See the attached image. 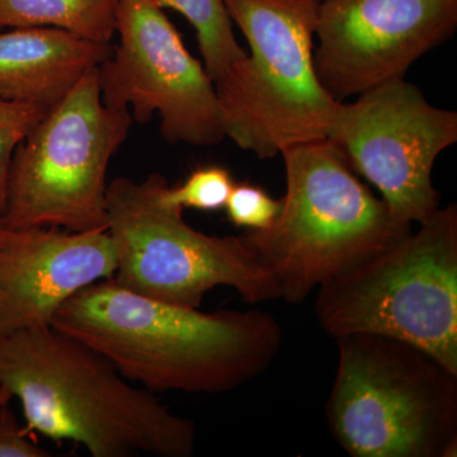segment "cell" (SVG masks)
<instances>
[{"label":"cell","mask_w":457,"mask_h":457,"mask_svg":"<svg viewBox=\"0 0 457 457\" xmlns=\"http://www.w3.org/2000/svg\"><path fill=\"white\" fill-rule=\"evenodd\" d=\"M51 327L86 343L147 392H231L270 368L282 345L261 309L203 312L141 296L112 278L78 291Z\"/></svg>","instance_id":"1"},{"label":"cell","mask_w":457,"mask_h":457,"mask_svg":"<svg viewBox=\"0 0 457 457\" xmlns=\"http://www.w3.org/2000/svg\"><path fill=\"white\" fill-rule=\"evenodd\" d=\"M0 385L20 400L29 429L82 445L93 457H191L196 450L194 420L51 326L0 338Z\"/></svg>","instance_id":"2"},{"label":"cell","mask_w":457,"mask_h":457,"mask_svg":"<svg viewBox=\"0 0 457 457\" xmlns=\"http://www.w3.org/2000/svg\"><path fill=\"white\" fill-rule=\"evenodd\" d=\"M286 194L276 220L239 237L278 285L279 300L300 303L329 279L411 233L376 197L328 139L282 150Z\"/></svg>","instance_id":"3"},{"label":"cell","mask_w":457,"mask_h":457,"mask_svg":"<svg viewBox=\"0 0 457 457\" xmlns=\"http://www.w3.org/2000/svg\"><path fill=\"white\" fill-rule=\"evenodd\" d=\"M321 0H225L251 47L215 84L225 137L258 158L327 139L342 104L319 83L314 36Z\"/></svg>","instance_id":"4"},{"label":"cell","mask_w":457,"mask_h":457,"mask_svg":"<svg viewBox=\"0 0 457 457\" xmlns=\"http://www.w3.org/2000/svg\"><path fill=\"white\" fill-rule=\"evenodd\" d=\"M336 342L326 413L348 455H457L456 375L420 348L387 337L351 335Z\"/></svg>","instance_id":"5"},{"label":"cell","mask_w":457,"mask_h":457,"mask_svg":"<svg viewBox=\"0 0 457 457\" xmlns=\"http://www.w3.org/2000/svg\"><path fill=\"white\" fill-rule=\"evenodd\" d=\"M333 338L375 335L420 348L457 376V207H440L398 243L318 288Z\"/></svg>","instance_id":"6"},{"label":"cell","mask_w":457,"mask_h":457,"mask_svg":"<svg viewBox=\"0 0 457 457\" xmlns=\"http://www.w3.org/2000/svg\"><path fill=\"white\" fill-rule=\"evenodd\" d=\"M132 122L130 111L102 101L98 68L84 75L14 152L0 215L5 227L107 230L108 165Z\"/></svg>","instance_id":"7"},{"label":"cell","mask_w":457,"mask_h":457,"mask_svg":"<svg viewBox=\"0 0 457 457\" xmlns=\"http://www.w3.org/2000/svg\"><path fill=\"white\" fill-rule=\"evenodd\" d=\"M168 180L158 173L107 186L108 233L116 253L112 278L141 296L200 309L207 293L227 286L243 302L279 300L278 285L239 236L201 233L183 210L163 200Z\"/></svg>","instance_id":"8"},{"label":"cell","mask_w":457,"mask_h":457,"mask_svg":"<svg viewBox=\"0 0 457 457\" xmlns=\"http://www.w3.org/2000/svg\"><path fill=\"white\" fill-rule=\"evenodd\" d=\"M116 33L119 44L98 66L104 104L126 108L140 123L158 113L168 143L220 144L225 130L215 83L164 9L155 0H120Z\"/></svg>","instance_id":"9"},{"label":"cell","mask_w":457,"mask_h":457,"mask_svg":"<svg viewBox=\"0 0 457 457\" xmlns=\"http://www.w3.org/2000/svg\"><path fill=\"white\" fill-rule=\"evenodd\" d=\"M327 139L396 218L420 225L440 209L432 170L457 143V112L432 106L417 86L395 80L342 104Z\"/></svg>","instance_id":"10"},{"label":"cell","mask_w":457,"mask_h":457,"mask_svg":"<svg viewBox=\"0 0 457 457\" xmlns=\"http://www.w3.org/2000/svg\"><path fill=\"white\" fill-rule=\"evenodd\" d=\"M456 27L457 0H321L314 50L319 83L343 104L404 79Z\"/></svg>","instance_id":"11"},{"label":"cell","mask_w":457,"mask_h":457,"mask_svg":"<svg viewBox=\"0 0 457 457\" xmlns=\"http://www.w3.org/2000/svg\"><path fill=\"white\" fill-rule=\"evenodd\" d=\"M116 253L108 230L35 228L0 246V338L50 327L78 291L112 278Z\"/></svg>","instance_id":"12"},{"label":"cell","mask_w":457,"mask_h":457,"mask_svg":"<svg viewBox=\"0 0 457 457\" xmlns=\"http://www.w3.org/2000/svg\"><path fill=\"white\" fill-rule=\"evenodd\" d=\"M112 47L53 27L0 29V98L50 111Z\"/></svg>","instance_id":"13"},{"label":"cell","mask_w":457,"mask_h":457,"mask_svg":"<svg viewBox=\"0 0 457 457\" xmlns=\"http://www.w3.org/2000/svg\"><path fill=\"white\" fill-rule=\"evenodd\" d=\"M120 0H0V29L53 27L92 42L111 44Z\"/></svg>","instance_id":"14"},{"label":"cell","mask_w":457,"mask_h":457,"mask_svg":"<svg viewBox=\"0 0 457 457\" xmlns=\"http://www.w3.org/2000/svg\"><path fill=\"white\" fill-rule=\"evenodd\" d=\"M159 7L179 12L194 26L207 74L224 80L248 54L237 44L225 0H155Z\"/></svg>","instance_id":"15"},{"label":"cell","mask_w":457,"mask_h":457,"mask_svg":"<svg viewBox=\"0 0 457 457\" xmlns=\"http://www.w3.org/2000/svg\"><path fill=\"white\" fill-rule=\"evenodd\" d=\"M230 171L219 165L197 168L177 187L165 186L163 200L179 209L218 212L224 209L234 186Z\"/></svg>","instance_id":"16"},{"label":"cell","mask_w":457,"mask_h":457,"mask_svg":"<svg viewBox=\"0 0 457 457\" xmlns=\"http://www.w3.org/2000/svg\"><path fill=\"white\" fill-rule=\"evenodd\" d=\"M49 111L0 98V215L7 203V180L12 158L18 145Z\"/></svg>","instance_id":"17"},{"label":"cell","mask_w":457,"mask_h":457,"mask_svg":"<svg viewBox=\"0 0 457 457\" xmlns=\"http://www.w3.org/2000/svg\"><path fill=\"white\" fill-rule=\"evenodd\" d=\"M228 220L245 230H262L272 224L282 209L281 200H275L258 186L234 183L224 207Z\"/></svg>","instance_id":"18"},{"label":"cell","mask_w":457,"mask_h":457,"mask_svg":"<svg viewBox=\"0 0 457 457\" xmlns=\"http://www.w3.org/2000/svg\"><path fill=\"white\" fill-rule=\"evenodd\" d=\"M49 451L36 444L23 431L7 404L0 405V457H50Z\"/></svg>","instance_id":"19"},{"label":"cell","mask_w":457,"mask_h":457,"mask_svg":"<svg viewBox=\"0 0 457 457\" xmlns=\"http://www.w3.org/2000/svg\"><path fill=\"white\" fill-rule=\"evenodd\" d=\"M14 231L9 230L7 227H5L4 222H3L2 218H0V246L5 245L12 237H13Z\"/></svg>","instance_id":"20"},{"label":"cell","mask_w":457,"mask_h":457,"mask_svg":"<svg viewBox=\"0 0 457 457\" xmlns=\"http://www.w3.org/2000/svg\"><path fill=\"white\" fill-rule=\"evenodd\" d=\"M13 398H12L11 393L3 385H0V405L7 404Z\"/></svg>","instance_id":"21"}]
</instances>
